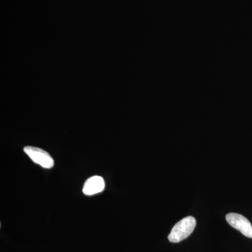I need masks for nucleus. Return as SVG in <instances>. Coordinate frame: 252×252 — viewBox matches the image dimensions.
<instances>
[{
    "label": "nucleus",
    "instance_id": "f257e3e1",
    "mask_svg": "<svg viewBox=\"0 0 252 252\" xmlns=\"http://www.w3.org/2000/svg\"><path fill=\"white\" fill-rule=\"evenodd\" d=\"M196 225V220L193 217H187L177 222L168 235L169 241L173 243H180L188 238L193 233Z\"/></svg>",
    "mask_w": 252,
    "mask_h": 252
},
{
    "label": "nucleus",
    "instance_id": "f03ea898",
    "mask_svg": "<svg viewBox=\"0 0 252 252\" xmlns=\"http://www.w3.org/2000/svg\"><path fill=\"white\" fill-rule=\"evenodd\" d=\"M23 150L34 163L38 164L44 168L50 169L54 166V158L44 149L34 147H26Z\"/></svg>",
    "mask_w": 252,
    "mask_h": 252
},
{
    "label": "nucleus",
    "instance_id": "7ed1b4c3",
    "mask_svg": "<svg viewBox=\"0 0 252 252\" xmlns=\"http://www.w3.org/2000/svg\"><path fill=\"white\" fill-rule=\"evenodd\" d=\"M225 219L233 228L239 230L245 236L252 238V225L246 217L239 214L229 213L225 216Z\"/></svg>",
    "mask_w": 252,
    "mask_h": 252
},
{
    "label": "nucleus",
    "instance_id": "20e7f679",
    "mask_svg": "<svg viewBox=\"0 0 252 252\" xmlns=\"http://www.w3.org/2000/svg\"><path fill=\"white\" fill-rule=\"evenodd\" d=\"M105 187L104 179L99 176H94L88 179L83 187V193L86 195H93L100 193Z\"/></svg>",
    "mask_w": 252,
    "mask_h": 252
}]
</instances>
